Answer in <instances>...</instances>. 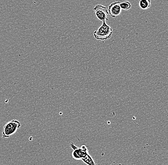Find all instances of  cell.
Instances as JSON below:
<instances>
[{
    "label": "cell",
    "mask_w": 168,
    "mask_h": 165,
    "mask_svg": "<svg viewBox=\"0 0 168 165\" xmlns=\"http://www.w3.org/2000/svg\"><path fill=\"white\" fill-rule=\"evenodd\" d=\"M120 6L122 10H128L131 8V4L129 2H120Z\"/></svg>",
    "instance_id": "cell-8"
},
{
    "label": "cell",
    "mask_w": 168,
    "mask_h": 165,
    "mask_svg": "<svg viewBox=\"0 0 168 165\" xmlns=\"http://www.w3.org/2000/svg\"><path fill=\"white\" fill-rule=\"evenodd\" d=\"M139 6L141 9L147 10L151 6V0H139Z\"/></svg>",
    "instance_id": "cell-7"
},
{
    "label": "cell",
    "mask_w": 168,
    "mask_h": 165,
    "mask_svg": "<svg viewBox=\"0 0 168 165\" xmlns=\"http://www.w3.org/2000/svg\"><path fill=\"white\" fill-rule=\"evenodd\" d=\"M94 11L95 13L97 18L100 21L106 22L109 20V12L106 6L102 5H97L94 8Z\"/></svg>",
    "instance_id": "cell-3"
},
{
    "label": "cell",
    "mask_w": 168,
    "mask_h": 165,
    "mask_svg": "<svg viewBox=\"0 0 168 165\" xmlns=\"http://www.w3.org/2000/svg\"><path fill=\"white\" fill-rule=\"evenodd\" d=\"M120 2H113L108 8L109 15L112 18L118 16L122 14V9L120 6Z\"/></svg>",
    "instance_id": "cell-4"
},
{
    "label": "cell",
    "mask_w": 168,
    "mask_h": 165,
    "mask_svg": "<svg viewBox=\"0 0 168 165\" xmlns=\"http://www.w3.org/2000/svg\"><path fill=\"white\" fill-rule=\"evenodd\" d=\"M82 149V160L88 165H98L95 163L91 156L88 154V148L86 145H82L81 147Z\"/></svg>",
    "instance_id": "cell-5"
},
{
    "label": "cell",
    "mask_w": 168,
    "mask_h": 165,
    "mask_svg": "<svg viewBox=\"0 0 168 165\" xmlns=\"http://www.w3.org/2000/svg\"><path fill=\"white\" fill-rule=\"evenodd\" d=\"M21 127V123L17 120H12L5 124L2 130V137L8 138L15 134Z\"/></svg>",
    "instance_id": "cell-2"
},
{
    "label": "cell",
    "mask_w": 168,
    "mask_h": 165,
    "mask_svg": "<svg viewBox=\"0 0 168 165\" xmlns=\"http://www.w3.org/2000/svg\"><path fill=\"white\" fill-rule=\"evenodd\" d=\"M71 147L73 149L72 152V157L74 158L76 160H80L82 158V149L81 148H80L76 147L73 143H72L71 144Z\"/></svg>",
    "instance_id": "cell-6"
},
{
    "label": "cell",
    "mask_w": 168,
    "mask_h": 165,
    "mask_svg": "<svg viewBox=\"0 0 168 165\" xmlns=\"http://www.w3.org/2000/svg\"><path fill=\"white\" fill-rule=\"evenodd\" d=\"M113 34V29L104 21L101 26L93 33L94 37L97 40L106 41L110 39Z\"/></svg>",
    "instance_id": "cell-1"
}]
</instances>
